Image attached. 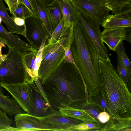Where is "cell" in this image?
Returning a JSON list of instances; mask_svg holds the SVG:
<instances>
[{
	"instance_id": "obj_30",
	"label": "cell",
	"mask_w": 131,
	"mask_h": 131,
	"mask_svg": "<svg viewBox=\"0 0 131 131\" xmlns=\"http://www.w3.org/2000/svg\"><path fill=\"white\" fill-rule=\"evenodd\" d=\"M115 52L124 65L131 71V62L126 54L124 44L123 41L119 43Z\"/></svg>"
},
{
	"instance_id": "obj_35",
	"label": "cell",
	"mask_w": 131,
	"mask_h": 131,
	"mask_svg": "<svg viewBox=\"0 0 131 131\" xmlns=\"http://www.w3.org/2000/svg\"><path fill=\"white\" fill-rule=\"evenodd\" d=\"M5 2L8 6L10 12L13 15L18 7L19 3L18 0H6Z\"/></svg>"
},
{
	"instance_id": "obj_27",
	"label": "cell",
	"mask_w": 131,
	"mask_h": 131,
	"mask_svg": "<svg viewBox=\"0 0 131 131\" xmlns=\"http://www.w3.org/2000/svg\"><path fill=\"white\" fill-rule=\"evenodd\" d=\"M113 14L121 12L126 6L131 4V0H101Z\"/></svg>"
},
{
	"instance_id": "obj_15",
	"label": "cell",
	"mask_w": 131,
	"mask_h": 131,
	"mask_svg": "<svg viewBox=\"0 0 131 131\" xmlns=\"http://www.w3.org/2000/svg\"><path fill=\"white\" fill-rule=\"evenodd\" d=\"M125 28H113L104 29L101 32L102 39L110 50L115 51L119 43L125 40Z\"/></svg>"
},
{
	"instance_id": "obj_40",
	"label": "cell",
	"mask_w": 131,
	"mask_h": 131,
	"mask_svg": "<svg viewBox=\"0 0 131 131\" xmlns=\"http://www.w3.org/2000/svg\"><path fill=\"white\" fill-rule=\"evenodd\" d=\"M2 21V20L1 18V17H0V24H1V22Z\"/></svg>"
},
{
	"instance_id": "obj_9",
	"label": "cell",
	"mask_w": 131,
	"mask_h": 131,
	"mask_svg": "<svg viewBox=\"0 0 131 131\" xmlns=\"http://www.w3.org/2000/svg\"><path fill=\"white\" fill-rule=\"evenodd\" d=\"M16 127L13 131H58V129L48 124L42 117L33 116L28 113L17 114L14 117Z\"/></svg>"
},
{
	"instance_id": "obj_34",
	"label": "cell",
	"mask_w": 131,
	"mask_h": 131,
	"mask_svg": "<svg viewBox=\"0 0 131 131\" xmlns=\"http://www.w3.org/2000/svg\"><path fill=\"white\" fill-rule=\"evenodd\" d=\"M19 2L24 4L29 9L32 14L33 17L40 19L31 0H18Z\"/></svg>"
},
{
	"instance_id": "obj_33",
	"label": "cell",
	"mask_w": 131,
	"mask_h": 131,
	"mask_svg": "<svg viewBox=\"0 0 131 131\" xmlns=\"http://www.w3.org/2000/svg\"><path fill=\"white\" fill-rule=\"evenodd\" d=\"M70 44H69L64 48L65 53L64 62L73 63L77 68L70 49Z\"/></svg>"
},
{
	"instance_id": "obj_12",
	"label": "cell",
	"mask_w": 131,
	"mask_h": 131,
	"mask_svg": "<svg viewBox=\"0 0 131 131\" xmlns=\"http://www.w3.org/2000/svg\"><path fill=\"white\" fill-rule=\"evenodd\" d=\"M101 25L104 29L131 27V4L127 5L119 12L109 14Z\"/></svg>"
},
{
	"instance_id": "obj_16",
	"label": "cell",
	"mask_w": 131,
	"mask_h": 131,
	"mask_svg": "<svg viewBox=\"0 0 131 131\" xmlns=\"http://www.w3.org/2000/svg\"><path fill=\"white\" fill-rule=\"evenodd\" d=\"M58 110L61 115L73 117L80 121L83 123L95 122L100 127V129L103 128L104 126V124L97 121L82 110L69 106L59 107Z\"/></svg>"
},
{
	"instance_id": "obj_8",
	"label": "cell",
	"mask_w": 131,
	"mask_h": 131,
	"mask_svg": "<svg viewBox=\"0 0 131 131\" xmlns=\"http://www.w3.org/2000/svg\"><path fill=\"white\" fill-rule=\"evenodd\" d=\"M25 112L30 114L34 105L33 91L30 85L24 82L16 84L1 83Z\"/></svg>"
},
{
	"instance_id": "obj_19",
	"label": "cell",
	"mask_w": 131,
	"mask_h": 131,
	"mask_svg": "<svg viewBox=\"0 0 131 131\" xmlns=\"http://www.w3.org/2000/svg\"><path fill=\"white\" fill-rule=\"evenodd\" d=\"M40 19L46 29L50 38L53 32L47 10L46 0H31Z\"/></svg>"
},
{
	"instance_id": "obj_22",
	"label": "cell",
	"mask_w": 131,
	"mask_h": 131,
	"mask_svg": "<svg viewBox=\"0 0 131 131\" xmlns=\"http://www.w3.org/2000/svg\"><path fill=\"white\" fill-rule=\"evenodd\" d=\"M131 117L118 119H112L110 117L104 127L100 131L131 130Z\"/></svg>"
},
{
	"instance_id": "obj_37",
	"label": "cell",
	"mask_w": 131,
	"mask_h": 131,
	"mask_svg": "<svg viewBox=\"0 0 131 131\" xmlns=\"http://www.w3.org/2000/svg\"><path fill=\"white\" fill-rule=\"evenodd\" d=\"M12 17L17 25L20 26H26L25 20L17 17L12 16Z\"/></svg>"
},
{
	"instance_id": "obj_3",
	"label": "cell",
	"mask_w": 131,
	"mask_h": 131,
	"mask_svg": "<svg viewBox=\"0 0 131 131\" xmlns=\"http://www.w3.org/2000/svg\"><path fill=\"white\" fill-rule=\"evenodd\" d=\"M101 83L109 107L110 118L131 117V94L127 84L111 62L99 59Z\"/></svg>"
},
{
	"instance_id": "obj_6",
	"label": "cell",
	"mask_w": 131,
	"mask_h": 131,
	"mask_svg": "<svg viewBox=\"0 0 131 131\" xmlns=\"http://www.w3.org/2000/svg\"><path fill=\"white\" fill-rule=\"evenodd\" d=\"M77 12L79 20L94 46L99 59L111 62L108 55V51L102 39L100 25L92 19Z\"/></svg>"
},
{
	"instance_id": "obj_5",
	"label": "cell",
	"mask_w": 131,
	"mask_h": 131,
	"mask_svg": "<svg viewBox=\"0 0 131 131\" xmlns=\"http://www.w3.org/2000/svg\"><path fill=\"white\" fill-rule=\"evenodd\" d=\"M1 59L0 84L24 82L25 69L22 53L18 49L9 48L7 53Z\"/></svg>"
},
{
	"instance_id": "obj_26",
	"label": "cell",
	"mask_w": 131,
	"mask_h": 131,
	"mask_svg": "<svg viewBox=\"0 0 131 131\" xmlns=\"http://www.w3.org/2000/svg\"><path fill=\"white\" fill-rule=\"evenodd\" d=\"M73 28V26L69 27L64 24L63 18L53 31L51 37L47 41L55 43L66 36Z\"/></svg>"
},
{
	"instance_id": "obj_14",
	"label": "cell",
	"mask_w": 131,
	"mask_h": 131,
	"mask_svg": "<svg viewBox=\"0 0 131 131\" xmlns=\"http://www.w3.org/2000/svg\"><path fill=\"white\" fill-rule=\"evenodd\" d=\"M42 117L46 122L57 128L58 131H67L70 127L82 122L73 117L61 115L58 110H55L49 115Z\"/></svg>"
},
{
	"instance_id": "obj_42",
	"label": "cell",
	"mask_w": 131,
	"mask_h": 131,
	"mask_svg": "<svg viewBox=\"0 0 131 131\" xmlns=\"http://www.w3.org/2000/svg\"><path fill=\"white\" fill-rule=\"evenodd\" d=\"M4 1H5V0H4Z\"/></svg>"
},
{
	"instance_id": "obj_10",
	"label": "cell",
	"mask_w": 131,
	"mask_h": 131,
	"mask_svg": "<svg viewBox=\"0 0 131 131\" xmlns=\"http://www.w3.org/2000/svg\"><path fill=\"white\" fill-rule=\"evenodd\" d=\"M33 18L28 22L25 21V37L31 48L34 50H38L44 38L48 35L41 20Z\"/></svg>"
},
{
	"instance_id": "obj_32",
	"label": "cell",
	"mask_w": 131,
	"mask_h": 131,
	"mask_svg": "<svg viewBox=\"0 0 131 131\" xmlns=\"http://www.w3.org/2000/svg\"><path fill=\"white\" fill-rule=\"evenodd\" d=\"M12 122L6 113L0 108V131H12L13 127L11 125Z\"/></svg>"
},
{
	"instance_id": "obj_21",
	"label": "cell",
	"mask_w": 131,
	"mask_h": 131,
	"mask_svg": "<svg viewBox=\"0 0 131 131\" xmlns=\"http://www.w3.org/2000/svg\"><path fill=\"white\" fill-rule=\"evenodd\" d=\"M87 102L97 105L102 111L106 112L109 115L108 102L101 83L91 94L89 95Z\"/></svg>"
},
{
	"instance_id": "obj_17",
	"label": "cell",
	"mask_w": 131,
	"mask_h": 131,
	"mask_svg": "<svg viewBox=\"0 0 131 131\" xmlns=\"http://www.w3.org/2000/svg\"><path fill=\"white\" fill-rule=\"evenodd\" d=\"M62 14L64 24L71 27L79 20L77 11L70 0H57Z\"/></svg>"
},
{
	"instance_id": "obj_2",
	"label": "cell",
	"mask_w": 131,
	"mask_h": 131,
	"mask_svg": "<svg viewBox=\"0 0 131 131\" xmlns=\"http://www.w3.org/2000/svg\"><path fill=\"white\" fill-rule=\"evenodd\" d=\"M74 38L70 49L77 69L85 83L89 95L101 83L97 51L79 20L73 26Z\"/></svg>"
},
{
	"instance_id": "obj_1",
	"label": "cell",
	"mask_w": 131,
	"mask_h": 131,
	"mask_svg": "<svg viewBox=\"0 0 131 131\" xmlns=\"http://www.w3.org/2000/svg\"><path fill=\"white\" fill-rule=\"evenodd\" d=\"M41 85L54 110L73 102L88 101V93L80 72L73 64L64 60Z\"/></svg>"
},
{
	"instance_id": "obj_24",
	"label": "cell",
	"mask_w": 131,
	"mask_h": 131,
	"mask_svg": "<svg viewBox=\"0 0 131 131\" xmlns=\"http://www.w3.org/2000/svg\"><path fill=\"white\" fill-rule=\"evenodd\" d=\"M38 50L23 53L25 73L24 82L29 84L34 81L32 76V70Z\"/></svg>"
},
{
	"instance_id": "obj_4",
	"label": "cell",
	"mask_w": 131,
	"mask_h": 131,
	"mask_svg": "<svg viewBox=\"0 0 131 131\" xmlns=\"http://www.w3.org/2000/svg\"><path fill=\"white\" fill-rule=\"evenodd\" d=\"M74 38L73 29L66 36L55 43L48 41L43 47L41 63L38 71V79L41 84L58 68L63 61L64 48Z\"/></svg>"
},
{
	"instance_id": "obj_13",
	"label": "cell",
	"mask_w": 131,
	"mask_h": 131,
	"mask_svg": "<svg viewBox=\"0 0 131 131\" xmlns=\"http://www.w3.org/2000/svg\"><path fill=\"white\" fill-rule=\"evenodd\" d=\"M0 40L6 45L9 49H18L23 53L34 50L30 45L23 41L18 35L7 30L1 24H0Z\"/></svg>"
},
{
	"instance_id": "obj_29",
	"label": "cell",
	"mask_w": 131,
	"mask_h": 131,
	"mask_svg": "<svg viewBox=\"0 0 131 131\" xmlns=\"http://www.w3.org/2000/svg\"><path fill=\"white\" fill-rule=\"evenodd\" d=\"M100 129V127L95 122H82L70 127L67 131H99Z\"/></svg>"
},
{
	"instance_id": "obj_39",
	"label": "cell",
	"mask_w": 131,
	"mask_h": 131,
	"mask_svg": "<svg viewBox=\"0 0 131 131\" xmlns=\"http://www.w3.org/2000/svg\"><path fill=\"white\" fill-rule=\"evenodd\" d=\"M3 88L0 84V94H4Z\"/></svg>"
},
{
	"instance_id": "obj_7",
	"label": "cell",
	"mask_w": 131,
	"mask_h": 131,
	"mask_svg": "<svg viewBox=\"0 0 131 131\" xmlns=\"http://www.w3.org/2000/svg\"><path fill=\"white\" fill-rule=\"evenodd\" d=\"M77 12L101 25L110 10L101 0H70Z\"/></svg>"
},
{
	"instance_id": "obj_23",
	"label": "cell",
	"mask_w": 131,
	"mask_h": 131,
	"mask_svg": "<svg viewBox=\"0 0 131 131\" xmlns=\"http://www.w3.org/2000/svg\"><path fill=\"white\" fill-rule=\"evenodd\" d=\"M46 7L51 26L54 30L62 18L61 10L57 0H54L49 4L47 3Z\"/></svg>"
},
{
	"instance_id": "obj_38",
	"label": "cell",
	"mask_w": 131,
	"mask_h": 131,
	"mask_svg": "<svg viewBox=\"0 0 131 131\" xmlns=\"http://www.w3.org/2000/svg\"><path fill=\"white\" fill-rule=\"evenodd\" d=\"M126 30V36L125 40L131 42V27L125 28Z\"/></svg>"
},
{
	"instance_id": "obj_28",
	"label": "cell",
	"mask_w": 131,
	"mask_h": 131,
	"mask_svg": "<svg viewBox=\"0 0 131 131\" xmlns=\"http://www.w3.org/2000/svg\"><path fill=\"white\" fill-rule=\"evenodd\" d=\"M117 56L116 71L127 85H129L131 81V71L123 64Z\"/></svg>"
},
{
	"instance_id": "obj_36",
	"label": "cell",
	"mask_w": 131,
	"mask_h": 131,
	"mask_svg": "<svg viewBox=\"0 0 131 131\" xmlns=\"http://www.w3.org/2000/svg\"><path fill=\"white\" fill-rule=\"evenodd\" d=\"M110 117V116L105 111H102L99 114L97 118L101 123L104 124L108 121Z\"/></svg>"
},
{
	"instance_id": "obj_20",
	"label": "cell",
	"mask_w": 131,
	"mask_h": 131,
	"mask_svg": "<svg viewBox=\"0 0 131 131\" xmlns=\"http://www.w3.org/2000/svg\"><path fill=\"white\" fill-rule=\"evenodd\" d=\"M0 108L11 117L25 113L14 99L4 94H0Z\"/></svg>"
},
{
	"instance_id": "obj_11",
	"label": "cell",
	"mask_w": 131,
	"mask_h": 131,
	"mask_svg": "<svg viewBox=\"0 0 131 131\" xmlns=\"http://www.w3.org/2000/svg\"><path fill=\"white\" fill-rule=\"evenodd\" d=\"M30 85L33 91L34 105L33 110L29 114L37 117H42L49 115L55 111L51 108L41 88L39 79Z\"/></svg>"
},
{
	"instance_id": "obj_25",
	"label": "cell",
	"mask_w": 131,
	"mask_h": 131,
	"mask_svg": "<svg viewBox=\"0 0 131 131\" xmlns=\"http://www.w3.org/2000/svg\"><path fill=\"white\" fill-rule=\"evenodd\" d=\"M69 106L84 111L97 121L99 122L97 117L99 114L102 111L97 105L86 101H79L72 102Z\"/></svg>"
},
{
	"instance_id": "obj_31",
	"label": "cell",
	"mask_w": 131,
	"mask_h": 131,
	"mask_svg": "<svg viewBox=\"0 0 131 131\" xmlns=\"http://www.w3.org/2000/svg\"><path fill=\"white\" fill-rule=\"evenodd\" d=\"M13 16L26 20L30 17H33L31 12L24 4L19 2L18 7L14 12Z\"/></svg>"
},
{
	"instance_id": "obj_18",
	"label": "cell",
	"mask_w": 131,
	"mask_h": 131,
	"mask_svg": "<svg viewBox=\"0 0 131 131\" xmlns=\"http://www.w3.org/2000/svg\"><path fill=\"white\" fill-rule=\"evenodd\" d=\"M0 17L2 21L6 25L9 32L22 35L25 37L26 26H19L15 23L12 17L8 14L3 0H0Z\"/></svg>"
},
{
	"instance_id": "obj_41",
	"label": "cell",
	"mask_w": 131,
	"mask_h": 131,
	"mask_svg": "<svg viewBox=\"0 0 131 131\" xmlns=\"http://www.w3.org/2000/svg\"><path fill=\"white\" fill-rule=\"evenodd\" d=\"M2 60V59H0V63L1 62Z\"/></svg>"
}]
</instances>
